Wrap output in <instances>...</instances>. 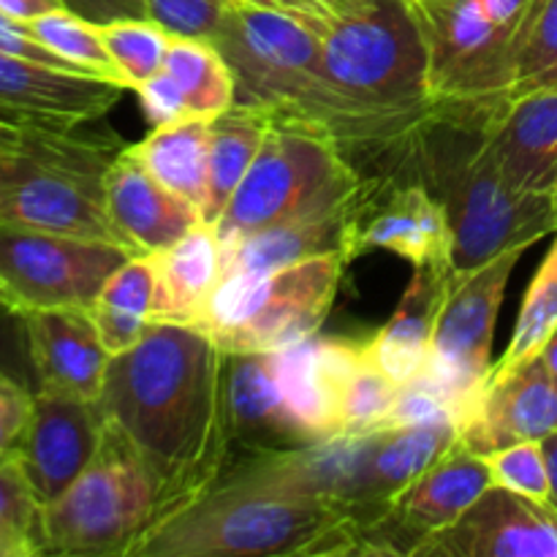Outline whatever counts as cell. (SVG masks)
<instances>
[{
  "mask_svg": "<svg viewBox=\"0 0 557 557\" xmlns=\"http://www.w3.org/2000/svg\"><path fill=\"white\" fill-rule=\"evenodd\" d=\"M223 368L226 354L207 332L161 321L109 359L98 406L158 479L169 515L205 495L232 460Z\"/></svg>",
  "mask_w": 557,
  "mask_h": 557,
  "instance_id": "6da1fadb",
  "label": "cell"
},
{
  "mask_svg": "<svg viewBox=\"0 0 557 557\" xmlns=\"http://www.w3.org/2000/svg\"><path fill=\"white\" fill-rule=\"evenodd\" d=\"M487 107L435 103L392 158L444 205L451 228V272H471L557 232L553 196L515 188L490 161L482 134Z\"/></svg>",
  "mask_w": 557,
  "mask_h": 557,
  "instance_id": "7a4b0ae2",
  "label": "cell"
},
{
  "mask_svg": "<svg viewBox=\"0 0 557 557\" xmlns=\"http://www.w3.org/2000/svg\"><path fill=\"white\" fill-rule=\"evenodd\" d=\"M212 44L232 69L234 103L261 109L277 123L330 136L357 169L359 161L379 166L403 147L335 96L324 79L321 36L302 22L237 3L228 9Z\"/></svg>",
  "mask_w": 557,
  "mask_h": 557,
  "instance_id": "3957f363",
  "label": "cell"
},
{
  "mask_svg": "<svg viewBox=\"0 0 557 557\" xmlns=\"http://www.w3.org/2000/svg\"><path fill=\"white\" fill-rule=\"evenodd\" d=\"M359 555V522L319 498L221 476L158 522L134 557Z\"/></svg>",
  "mask_w": 557,
  "mask_h": 557,
  "instance_id": "277c9868",
  "label": "cell"
},
{
  "mask_svg": "<svg viewBox=\"0 0 557 557\" xmlns=\"http://www.w3.org/2000/svg\"><path fill=\"white\" fill-rule=\"evenodd\" d=\"M321 65L335 96L397 145L435 107L428 44L411 0H362L321 36Z\"/></svg>",
  "mask_w": 557,
  "mask_h": 557,
  "instance_id": "5b68a950",
  "label": "cell"
},
{
  "mask_svg": "<svg viewBox=\"0 0 557 557\" xmlns=\"http://www.w3.org/2000/svg\"><path fill=\"white\" fill-rule=\"evenodd\" d=\"M123 147L79 128H16L0 139V226L120 245L107 215V177Z\"/></svg>",
  "mask_w": 557,
  "mask_h": 557,
  "instance_id": "8992f818",
  "label": "cell"
},
{
  "mask_svg": "<svg viewBox=\"0 0 557 557\" xmlns=\"http://www.w3.org/2000/svg\"><path fill=\"white\" fill-rule=\"evenodd\" d=\"M169 517L150 468L107 428L101 451L60 498L41 509L38 555L134 557L147 533Z\"/></svg>",
  "mask_w": 557,
  "mask_h": 557,
  "instance_id": "52a82bcc",
  "label": "cell"
},
{
  "mask_svg": "<svg viewBox=\"0 0 557 557\" xmlns=\"http://www.w3.org/2000/svg\"><path fill=\"white\" fill-rule=\"evenodd\" d=\"M362 180L364 172L335 139L272 120L253 166L212 226L226 245L275 223L346 205L359 194Z\"/></svg>",
  "mask_w": 557,
  "mask_h": 557,
  "instance_id": "ba28073f",
  "label": "cell"
},
{
  "mask_svg": "<svg viewBox=\"0 0 557 557\" xmlns=\"http://www.w3.org/2000/svg\"><path fill=\"white\" fill-rule=\"evenodd\" d=\"M343 256H315L299 264L223 277L199 330L223 354L277 351L324 326L341 288Z\"/></svg>",
  "mask_w": 557,
  "mask_h": 557,
  "instance_id": "9c48e42d",
  "label": "cell"
},
{
  "mask_svg": "<svg viewBox=\"0 0 557 557\" xmlns=\"http://www.w3.org/2000/svg\"><path fill=\"white\" fill-rule=\"evenodd\" d=\"M422 25L435 103L487 107L511 96L522 44L482 0H411Z\"/></svg>",
  "mask_w": 557,
  "mask_h": 557,
  "instance_id": "30bf717a",
  "label": "cell"
},
{
  "mask_svg": "<svg viewBox=\"0 0 557 557\" xmlns=\"http://www.w3.org/2000/svg\"><path fill=\"white\" fill-rule=\"evenodd\" d=\"M131 250L103 239L38 228L0 226V308L90 310L103 283L120 270Z\"/></svg>",
  "mask_w": 557,
  "mask_h": 557,
  "instance_id": "8fae6325",
  "label": "cell"
},
{
  "mask_svg": "<svg viewBox=\"0 0 557 557\" xmlns=\"http://www.w3.org/2000/svg\"><path fill=\"white\" fill-rule=\"evenodd\" d=\"M525 250H509L471 272H451L430 346V379L449 397L457 419H468L493 375V337L498 310L517 261Z\"/></svg>",
  "mask_w": 557,
  "mask_h": 557,
  "instance_id": "7c38bea8",
  "label": "cell"
},
{
  "mask_svg": "<svg viewBox=\"0 0 557 557\" xmlns=\"http://www.w3.org/2000/svg\"><path fill=\"white\" fill-rule=\"evenodd\" d=\"M368 250H389L413 270H451V228L444 205L397 161L364 174L354 199L351 259Z\"/></svg>",
  "mask_w": 557,
  "mask_h": 557,
  "instance_id": "4fadbf2b",
  "label": "cell"
},
{
  "mask_svg": "<svg viewBox=\"0 0 557 557\" xmlns=\"http://www.w3.org/2000/svg\"><path fill=\"white\" fill-rule=\"evenodd\" d=\"M490 484L487 460L457 441L449 455L397 493L370 525L359 528V555H417L430 536L455 525Z\"/></svg>",
  "mask_w": 557,
  "mask_h": 557,
  "instance_id": "5bb4252c",
  "label": "cell"
},
{
  "mask_svg": "<svg viewBox=\"0 0 557 557\" xmlns=\"http://www.w3.org/2000/svg\"><path fill=\"white\" fill-rule=\"evenodd\" d=\"M107 435L98 400L36 389L30 424L11 457L20 462L41 506L52 504L98 457Z\"/></svg>",
  "mask_w": 557,
  "mask_h": 557,
  "instance_id": "9a60e30c",
  "label": "cell"
},
{
  "mask_svg": "<svg viewBox=\"0 0 557 557\" xmlns=\"http://www.w3.org/2000/svg\"><path fill=\"white\" fill-rule=\"evenodd\" d=\"M413 557H557V509L490 484L471 509Z\"/></svg>",
  "mask_w": 557,
  "mask_h": 557,
  "instance_id": "2e32d148",
  "label": "cell"
},
{
  "mask_svg": "<svg viewBox=\"0 0 557 557\" xmlns=\"http://www.w3.org/2000/svg\"><path fill=\"white\" fill-rule=\"evenodd\" d=\"M557 433V379L542 354L493 368L487 386L460 428V444L487 457Z\"/></svg>",
  "mask_w": 557,
  "mask_h": 557,
  "instance_id": "e0dca14e",
  "label": "cell"
},
{
  "mask_svg": "<svg viewBox=\"0 0 557 557\" xmlns=\"http://www.w3.org/2000/svg\"><path fill=\"white\" fill-rule=\"evenodd\" d=\"M125 87L85 71H65L0 52V120L74 131L114 109Z\"/></svg>",
  "mask_w": 557,
  "mask_h": 557,
  "instance_id": "ac0fdd59",
  "label": "cell"
},
{
  "mask_svg": "<svg viewBox=\"0 0 557 557\" xmlns=\"http://www.w3.org/2000/svg\"><path fill=\"white\" fill-rule=\"evenodd\" d=\"M223 408L232 455L239 449L237 457L275 455L319 444V438L288 408L277 386L272 351L226 354Z\"/></svg>",
  "mask_w": 557,
  "mask_h": 557,
  "instance_id": "d6986e66",
  "label": "cell"
},
{
  "mask_svg": "<svg viewBox=\"0 0 557 557\" xmlns=\"http://www.w3.org/2000/svg\"><path fill=\"white\" fill-rule=\"evenodd\" d=\"M484 147L500 177L528 194L557 185V90H528L490 103L482 120Z\"/></svg>",
  "mask_w": 557,
  "mask_h": 557,
  "instance_id": "ffe728a7",
  "label": "cell"
},
{
  "mask_svg": "<svg viewBox=\"0 0 557 557\" xmlns=\"http://www.w3.org/2000/svg\"><path fill=\"white\" fill-rule=\"evenodd\" d=\"M364 341L326 337L321 332L272 351L275 379L294 417L319 441L341 435V400Z\"/></svg>",
  "mask_w": 557,
  "mask_h": 557,
  "instance_id": "44dd1931",
  "label": "cell"
},
{
  "mask_svg": "<svg viewBox=\"0 0 557 557\" xmlns=\"http://www.w3.org/2000/svg\"><path fill=\"white\" fill-rule=\"evenodd\" d=\"M107 215L120 245L134 256L158 253L205 223L199 207L158 183L128 145L109 169Z\"/></svg>",
  "mask_w": 557,
  "mask_h": 557,
  "instance_id": "7402d4cb",
  "label": "cell"
},
{
  "mask_svg": "<svg viewBox=\"0 0 557 557\" xmlns=\"http://www.w3.org/2000/svg\"><path fill=\"white\" fill-rule=\"evenodd\" d=\"M20 319L36 370V389L98 400L112 354L101 343L90 310H27Z\"/></svg>",
  "mask_w": 557,
  "mask_h": 557,
  "instance_id": "603a6c76",
  "label": "cell"
},
{
  "mask_svg": "<svg viewBox=\"0 0 557 557\" xmlns=\"http://www.w3.org/2000/svg\"><path fill=\"white\" fill-rule=\"evenodd\" d=\"M354 199L332 210L275 223V226L221 245V281L239 272L281 270V267L299 264L315 256L337 253L351 261Z\"/></svg>",
  "mask_w": 557,
  "mask_h": 557,
  "instance_id": "cb8c5ba5",
  "label": "cell"
},
{
  "mask_svg": "<svg viewBox=\"0 0 557 557\" xmlns=\"http://www.w3.org/2000/svg\"><path fill=\"white\" fill-rule=\"evenodd\" d=\"M457 441H460L457 424L375 430L362 468L359 528L370 525L397 493H403L441 457L449 455Z\"/></svg>",
  "mask_w": 557,
  "mask_h": 557,
  "instance_id": "d4e9b609",
  "label": "cell"
},
{
  "mask_svg": "<svg viewBox=\"0 0 557 557\" xmlns=\"http://www.w3.org/2000/svg\"><path fill=\"white\" fill-rule=\"evenodd\" d=\"M449 281L451 270L417 267L392 319L370 341H364L368 357L397 384H408L428 373L433 330Z\"/></svg>",
  "mask_w": 557,
  "mask_h": 557,
  "instance_id": "484cf974",
  "label": "cell"
},
{
  "mask_svg": "<svg viewBox=\"0 0 557 557\" xmlns=\"http://www.w3.org/2000/svg\"><path fill=\"white\" fill-rule=\"evenodd\" d=\"M156 272L152 321L199 326L221 283V239L212 223H199L169 248L147 256Z\"/></svg>",
  "mask_w": 557,
  "mask_h": 557,
  "instance_id": "4316f807",
  "label": "cell"
},
{
  "mask_svg": "<svg viewBox=\"0 0 557 557\" xmlns=\"http://www.w3.org/2000/svg\"><path fill=\"white\" fill-rule=\"evenodd\" d=\"M128 147L158 183L199 207L205 218L210 188V120L188 117L158 125Z\"/></svg>",
  "mask_w": 557,
  "mask_h": 557,
  "instance_id": "83f0119b",
  "label": "cell"
},
{
  "mask_svg": "<svg viewBox=\"0 0 557 557\" xmlns=\"http://www.w3.org/2000/svg\"><path fill=\"white\" fill-rule=\"evenodd\" d=\"M270 128V114L243 103H234L232 109L210 120V188L205 223H215L221 218L223 207L253 166Z\"/></svg>",
  "mask_w": 557,
  "mask_h": 557,
  "instance_id": "f1b7e54d",
  "label": "cell"
},
{
  "mask_svg": "<svg viewBox=\"0 0 557 557\" xmlns=\"http://www.w3.org/2000/svg\"><path fill=\"white\" fill-rule=\"evenodd\" d=\"M152 305H156V272L147 256H134L103 283L90 308L101 343L112 357L139 343L147 326L152 324Z\"/></svg>",
  "mask_w": 557,
  "mask_h": 557,
  "instance_id": "f546056e",
  "label": "cell"
},
{
  "mask_svg": "<svg viewBox=\"0 0 557 557\" xmlns=\"http://www.w3.org/2000/svg\"><path fill=\"white\" fill-rule=\"evenodd\" d=\"M163 71L183 92L188 117L215 120L234 107V76L215 44L172 36Z\"/></svg>",
  "mask_w": 557,
  "mask_h": 557,
  "instance_id": "4dcf8cb0",
  "label": "cell"
},
{
  "mask_svg": "<svg viewBox=\"0 0 557 557\" xmlns=\"http://www.w3.org/2000/svg\"><path fill=\"white\" fill-rule=\"evenodd\" d=\"M27 25H30L33 36H36L44 47H49L54 54H60V58H63L65 63L74 65L76 71L120 82L117 65H114L112 54H109L107 44H103L101 25L74 14L71 9H54L49 11V14H41L38 20L27 22ZM120 85H123V82H120Z\"/></svg>",
  "mask_w": 557,
  "mask_h": 557,
  "instance_id": "1f68e13d",
  "label": "cell"
},
{
  "mask_svg": "<svg viewBox=\"0 0 557 557\" xmlns=\"http://www.w3.org/2000/svg\"><path fill=\"white\" fill-rule=\"evenodd\" d=\"M557 326V232L555 243L549 248V253L544 256L542 267L533 275L531 286H528L525 299H522L520 315H517L515 332H511V341L506 354L500 357V362H495V368H509V364L522 362V359L533 357V354L542 351V346L547 343L549 332Z\"/></svg>",
  "mask_w": 557,
  "mask_h": 557,
  "instance_id": "d6a6232c",
  "label": "cell"
},
{
  "mask_svg": "<svg viewBox=\"0 0 557 557\" xmlns=\"http://www.w3.org/2000/svg\"><path fill=\"white\" fill-rule=\"evenodd\" d=\"M101 36L117 65L125 90H136L163 69L169 41H172V36L150 16L109 22V25H101Z\"/></svg>",
  "mask_w": 557,
  "mask_h": 557,
  "instance_id": "836d02e7",
  "label": "cell"
},
{
  "mask_svg": "<svg viewBox=\"0 0 557 557\" xmlns=\"http://www.w3.org/2000/svg\"><path fill=\"white\" fill-rule=\"evenodd\" d=\"M400 384L384 373L364 348L362 359L354 368L341 400V435L375 433L389 428Z\"/></svg>",
  "mask_w": 557,
  "mask_h": 557,
  "instance_id": "e575fe53",
  "label": "cell"
},
{
  "mask_svg": "<svg viewBox=\"0 0 557 557\" xmlns=\"http://www.w3.org/2000/svg\"><path fill=\"white\" fill-rule=\"evenodd\" d=\"M41 500L14 457H0V539L14 557H38Z\"/></svg>",
  "mask_w": 557,
  "mask_h": 557,
  "instance_id": "d590c367",
  "label": "cell"
},
{
  "mask_svg": "<svg viewBox=\"0 0 557 557\" xmlns=\"http://www.w3.org/2000/svg\"><path fill=\"white\" fill-rule=\"evenodd\" d=\"M484 460H487L490 473H493V484L549 504V468L542 441L515 444L509 449L493 451Z\"/></svg>",
  "mask_w": 557,
  "mask_h": 557,
  "instance_id": "8d00e7d4",
  "label": "cell"
},
{
  "mask_svg": "<svg viewBox=\"0 0 557 557\" xmlns=\"http://www.w3.org/2000/svg\"><path fill=\"white\" fill-rule=\"evenodd\" d=\"M147 16L169 36L215 41L232 3L226 0H145Z\"/></svg>",
  "mask_w": 557,
  "mask_h": 557,
  "instance_id": "74e56055",
  "label": "cell"
},
{
  "mask_svg": "<svg viewBox=\"0 0 557 557\" xmlns=\"http://www.w3.org/2000/svg\"><path fill=\"white\" fill-rule=\"evenodd\" d=\"M528 90H557V0H547L520 54L511 96Z\"/></svg>",
  "mask_w": 557,
  "mask_h": 557,
  "instance_id": "f35d334b",
  "label": "cell"
},
{
  "mask_svg": "<svg viewBox=\"0 0 557 557\" xmlns=\"http://www.w3.org/2000/svg\"><path fill=\"white\" fill-rule=\"evenodd\" d=\"M419 424H457L460 428L455 406L430 375H419L408 384H400L389 419V428H419Z\"/></svg>",
  "mask_w": 557,
  "mask_h": 557,
  "instance_id": "ab89813d",
  "label": "cell"
},
{
  "mask_svg": "<svg viewBox=\"0 0 557 557\" xmlns=\"http://www.w3.org/2000/svg\"><path fill=\"white\" fill-rule=\"evenodd\" d=\"M33 406H36V389L5 373L0 368V457L14 455L30 424Z\"/></svg>",
  "mask_w": 557,
  "mask_h": 557,
  "instance_id": "60d3db41",
  "label": "cell"
},
{
  "mask_svg": "<svg viewBox=\"0 0 557 557\" xmlns=\"http://www.w3.org/2000/svg\"><path fill=\"white\" fill-rule=\"evenodd\" d=\"M243 3L286 14L292 20L302 22L313 33H319V36H324L335 22L357 11L362 0H243Z\"/></svg>",
  "mask_w": 557,
  "mask_h": 557,
  "instance_id": "b9f144b4",
  "label": "cell"
},
{
  "mask_svg": "<svg viewBox=\"0 0 557 557\" xmlns=\"http://www.w3.org/2000/svg\"><path fill=\"white\" fill-rule=\"evenodd\" d=\"M136 96H139L141 109H145L147 120L152 123V128L169 123H180V120H188V109H185L183 92L174 85L172 76L166 71H158L152 79H147L145 85L136 87Z\"/></svg>",
  "mask_w": 557,
  "mask_h": 557,
  "instance_id": "7bdbcfd3",
  "label": "cell"
},
{
  "mask_svg": "<svg viewBox=\"0 0 557 557\" xmlns=\"http://www.w3.org/2000/svg\"><path fill=\"white\" fill-rule=\"evenodd\" d=\"M0 52L11 54V58L33 60V63L54 65V69L76 71L74 65L65 63L60 54H54L52 49L44 47V44L33 36V30L27 22L11 20V16H5V14H0Z\"/></svg>",
  "mask_w": 557,
  "mask_h": 557,
  "instance_id": "ee69618b",
  "label": "cell"
},
{
  "mask_svg": "<svg viewBox=\"0 0 557 557\" xmlns=\"http://www.w3.org/2000/svg\"><path fill=\"white\" fill-rule=\"evenodd\" d=\"M482 3L487 9V14L500 27H506L511 36L520 38L522 49H525L528 38H531L547 0H482Z\"/></svg>",
  "mask_w": 557,
  "mask_h": 557,
  "instance_id": "f6af8a7d",
  "label": "cell"
},
{
  "mask_svg": "<svg viewBox=\"0 0 557 557\" xmlns=\"http://www.w3.org/2000/svg\"><path fill=\"white\" fill-rule=\"evenodd\" d=\"M65 9L96 25H109L120 20H145L147 3L145 0H63Z\"/></svg>",
  "mask_w": 557,
  "mask_h": 557,
  "instance_id": "bcb514c9",
  "label": "cell"
},
{
  "mask_svg": "<svg viewBox=\"0 0 557 557\" xmlns=\"http://www.w3.org/2000/svg\"><path fill=\"white\" fill-rule=\"evenodd\" d=\"M54 9H65L63 0H0V14L20 22H33Z\"/></svg>",
  "mask_w": 557,
  "mask_h": 557,
  "instance_id": "7dc6e473",
  "label": "cell"
},
{
  "mask_svg": "<svg viewBox=\"0 0 557 557\" xmlns=\"http://www.w3.org/2000/svg\"><path fill=\"white\" fill-rule=\"evenodd\" d=\"M544 457H547V468H549V504L557 509V433L547 435L542 441Z\"/></svg>",
  "mask_w": 557,
  "mask_h": 557,
  "instance_id": "c3c4849f",
  "label": "cell"
},
{
  "mask_svg": "<svg viewBox=\"0 0 557 557\" xmlns=\"http://www.w3.org/2000/svg\"><path fill=\"white\" fill-rule=\"evenodd\" d=\"M542 359L544 362H547V368H549V373L555 375L557 379V326L553 332H549V337H547V343H544L542 346Z\"/></svg>",
  "mask_w": 557,
  "mask_h": 557,
  "instance_id": "681fc988",
  "label": "cell"
},
{
  "mask_svg": "<svg viewBox=\"0 0 557 557\" xmlns=\"http://www.w3.org/2000/svg\"><path fill=\"white\" fill-rule=\"evenodd\" d=\"M16 128H22V125H14V123H5V120H0V139H5V136L14 134Z\"/></svg>",
  "mask_w": 557,
  "mask_h": 557,
  "instance_id": "f907efd6",
  "label": "cell"
},
{
  "mask_svg": "<svg viewBox=\"0 0 557 557\" xmlns=\"http://www.w3.org/2000/svg\"><path fill=\"white\" fill-rule=\"evenodd\" d=\"M0 557H14V549H11L3 539H0Z\"/></svg>",
  "mask_w": 557,
  "mask_h": 557,
  "instance_id": "816d5d0a",
  "label": "cell"
},
{
  "mask_svg": "<svg viewBox=\"0 0 557 557\" xmlns=\"http://www.w3.org/2000/svg\"><path fill=\"white\" fill-rule=\"evenodd\" d=\"M549 196H553V212H555V223H557V185H555V190Z\"/></svg>",
  "mask_w": 557,
  "mask_h": 557,
  "instance_id": "f5cc1de1",
  "label": "cell"
},
{
  "mask_svg": "<svg viewBox=\"0 0 557 557\" xmlns=\"http://www.w3.org/2000/svg\"><path fill=\"white\" fill-rule=\"evenodd\" d=\"M226 3H232V5H237V3H243V0H226Z\"/></svg>",
  "mask_w": 557,
  "mask_h": 557,
  "instance_id": "db71d44e",
  "label": "cell"
}]
</instances>
